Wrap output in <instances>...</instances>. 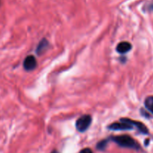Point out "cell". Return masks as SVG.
<instances>
[{"mask_svg":"<svg viewBox=\"0 0 153 153\" xmlns=\"http://www.w3.org/2000/svg\"><path fill=\"white\" fill-rule=\"evenodd\" d=\"M111 140L121 147L133 149L135 150L140 149V146L139 143L128 135L115 136L111 137Z\"/></svg>","mask_w":153,"mask_h":153,"instance_id":"cell-1","label":"cell"},{"mask_svg":"<svg viewBox=\"0 0 153 153\" xmlns=\"http://www.w3.org/2000/svg\"><path fill=\"white\" fill-rule=\"evenodd\" d=\"M91 122H92L91 116H90V115H84L76 121V128L80 132H84L89 128Z\"/></svg>","mask_w":153,"mask_h":153,"instance_id":"cell-2","label":"cell"},{"mask_svg":"<svg viewBox=\"0 0 153 153\" xmlns=\"http://www.w3.org/2000/svg\"><path fill=\"white\" fill-rule=\"evenodd\" d=\"M120 122L126 123L132 126L133 127L135 126L136 128H137V130H138L140 133H142V134H147L148 133H149L148 128H146V126L143 123H142L138 122V121H134L132 120L127 119V118H122V119H120Z\"/></svg>","mask_w":153,"mask_h":153,"instance_id":"cell-3","label":"cell"},{"mask_svg":"<svg viewBox=\"0 0 153 153\" xmlns=\"http://www.w3.org/2000/svg\"><path fill=\"white\" fill-rule=\"evenodd\" d=\"M23 67L25 70L31 71L34 70L37 67V60L33 55H28L25 58L23 62Z\"/></svg>","mask_w":153,"mask_h":153,"instance_id":"cell-4","label":"cell"},{"mask_svg":"<svg viewBox=\"0 0 153 153\" xmlns=\"http://www.w3.org/2000/svg\"><path fill=\"white\" fill-rule=\"evenodd\" d=\"M134 127L131 125L126 123H114L111 124L108 126V128L111 130H114V131H123V130H130L132 129Z\"/></svg>","mask_w":153,"mask_h":153,"instance_id":"cell-5","label":"cell"},{"mask_svg":"<svg viewBox=\"0 0 153 153\" xmlns=\"http://www.w3.org/2000/svg\"><path fill=\"white\" fill-rule=\"evenodd\" d=\"M131 45L128 42H121L117 46V51L120 54H125L131 50Z\"/></svg>","mask_w":153,"mask_h":153,"instance_id":"cell-6","label":"cell"},{"mask_svg":"<svg viewBox=\"0 0 153 153\" xmlns=\"http://www.w3.org/2000/svg\"><path fill=\"white\" fill-rule=\"evenodd\" d=\"M48 46H49V43H48V41L46 40H45V39H43V40L40 41V43H39L38 46H37V53L38 54V55H40L41 53H43V52L47 49Z\"/></svg>","mask_w":153,"mask_h":153,"instance_id":"cell-7","label":"cell"},{"mask_svg":"<svg viewBox=\"0 0 153 153\" xmlns=\"http://www.w3.org/2000/svg\"><path fill=\"white\" fill-rule=\"evenodd\" d=\"M144 104L146 108H147V110L153 114V96L148 97L145 100Z\"/></svg>","mask_w":153,"mask_h":153,"instance_id":"cell-8","label":"cell"},{"mask_svg":"<svg viewBox=\"0 0 153 153\" xmlns=\"http://www.w3.org/2000/svg\"><path fill=\"white\" fill-rule=\"evenodd\" d=\"M108 140H103L99 142L97 145V149L100 151H104L107 147Z\"/></svg>","mask_w":153,"mask_h":153,"instance_id":"cell-9","label":"cell"},{"mask_svg":"<svg viewBox=\"0 0 153 153\" xmlns=\"http://www.w3.org/2000/svg\"><path fill=\"white\" fill-rule=\"evenodd\" d=\"M79 153H94V152H93V151L91 150V149H89V148H85V149H83L82 150H81Z\"/></svg>","mask_w":153,"mask_h":153,"instance_id":"cell-10","label":"cell"},{"mask_svg":"<svg viewBox=\"0 0 153 153\" xmlns=\"http://www.w3.org/2000/svg\"><path fill=\"white\" fill-rule=\"evenodd\" d=\"M51 153H59V152H58L57 150H53Z\"/></svg>","mask_w":153,"mask_h":153,"instance_id":"cell-11","label":"cell"}]
</instances>
